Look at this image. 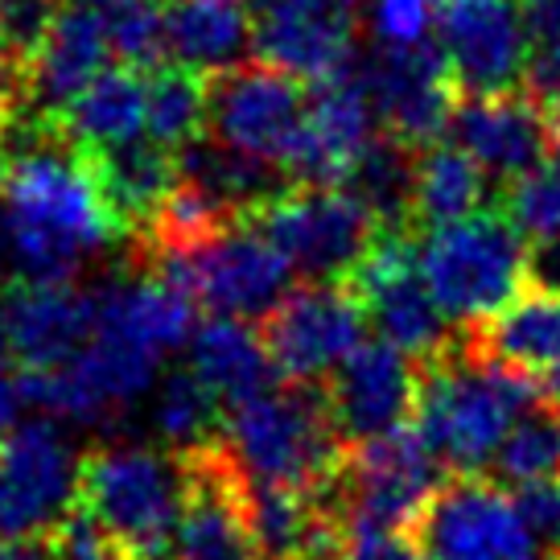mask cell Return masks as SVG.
<instances>
[{
	"instance_id": "obj_1",
	"label": "cell",
	"mask_w": 560,
	"mask_h": 560,
	"mask_svg": "<svg viewBox=\"0 0 560 560\" xmlns=\"http://www.w3.org/2000/svg\"><path fill=\"white\" fill-rule=\"evenodd\" d=\"M124 240L95 170L58 124L30 120V144L0 165V268L9 284H74L88 256Z\"/></svg>"
},
{
	"instance_id": "obj_2",
	"label": "cell",
	"mask_w": 560,
	"mask_h": 560,
	"mask_svg": "<svg viewBox=\"0 0 560 560\" xmlns=\"http://www.w3.org/2000/svg\"><path fill=\"white\" fill-rule=\"evenodd\" d=\"M417 429L450 474H487L515 420L544 400L540 380L474 359L462 330L438 359L417 363Z\"/></svg>"
},
{
	"instance_id": "obj_3",
	"label": "cell",
	"mask_w": 560,
	"mask_h": 560,
	"mask_svg": "<svg viewBox=\"0 0 560 560\" xmlns=\"http://www.w3.org/2000/svg\"><path fill=\"white\" fill-rule=\"evenodd\" d=\"M223 445L247 487L301 490L314 494L347 462L317 384H277L256 400L228 408Z\"/></svg>"
},
{
	"instance_id": "obj_4",
	"label": "cell",
	"mask_w": 560,
	"mask_h": 560,
	"mask_svg": "<svg viewBox=\"0 0 560 560\" xmlns=\"http://www.w3.org/2000/svg\"><path fill=\"white\" fill-rule=\"evenodd\" d=\"M182 454L149 445H95L83 454L79 508L132 560H174L182 524Z\"/></svg>"
},
{
	"instance_id": "obj_5",
	"label": "cell",
	"mask_w": 560,
	"mask_h": 560,
	"mask_svg": "<svg viewBox=\"0 0 560 560\" xmlns=\"http://www.w3.org/2000/svg\"><path fill=\"white\" fill-rule=\"evenodd\" d=\"M420 277L457 330L508 310L527 289V240L503 207L420 235Z\"/></svg>"
},
{
	"instance_id": "obj_6",
	"label": "cell",
	"mask_w": 560,
	"mask_h": 560,
	"mask_svg": "<svg viewBox=\"0 0 560 560\" xmlns=\"http://www.w3.org/2000/svg\"><path fill=\"white\" fill-rule=\"evenodd\" d=\"M132 260L158 268L194 298L198 310L210 317H235L264 326L280 301L289 298L298 284L293 264L277 252V244L264 235L252 219L235 228L210 235L202 244L174 252V256H137Z\"/></svg>"
},
{
	"instance_id": "obj_7",
	"label": "cell",
	"mask_w": 560,
	"mask_h": 560,
	"mask_svg": "<svg viewBox=\"0 0 560 560\" xmlns=\"http://www.w3.org/2000/svg\"><path fill=\"white\" fill-rule=\"evenodd\" d=\"M301 284H350L384 228L342 186H289L252 219Z\"/></svg>"
},
{
	"instance_id": "obj_8",
	"label": "cell",
	"mask_w": 560,
	"mask_h": 560,
	"mask_svg": "<svg viewBox=\"0 0 560 560\" xmlns=\"http://www.w3.org/2000/svg\"><path fill=\"white\" fill-rule=\"evenodd\" d=\"M450 474L441 457L424 445L412 424L387 438L347 450L342 470L334 474V499L354 532H408L420 508Z\"/></svg>"
},
{
	"instance_id": "obj_9",
	"label": "cell",
	"mask_w": 560,
	"mask_h": 560,
	"mask_svg": "<svg viewBox=\"0 0 560 560\" xmlns=\"http://www.w3.org/2000/svg\"><path fill=\"white\" fill-rule=\"evenodd\" d=\"M83 454L50 417L18 424L0 441V544L50 540L79 508Z\"/></svg>"
},
{
	"instance_id": "obj_10",
	"label": "cell",
	"mask_w": 560,
	"mask_h": 560,
	"mask_svg": "<svg viewBox=\"0 0 560 560\" xmlns=\"http://www.w3.org/2000/svg\"><path fill=\"white\" fill-rule=\"evenodd\" d=\"M408 536L429 560H540L511 490L487 474H450L420 508Z\"/></svg>"
},
{
	"instance_id": "obj_11",
	"label": "cell",
	"mask_w": 560,
	"mask_h": 560,
	"mask_svg": "<svg viewBox=\"0 0 560 560\" xmlns=\"http://www.w3.org/2000/svg\"><path fill=\"white\" fill-rule=\"evenodd\" d=\"M305 107L310 88L301 79L252 58L207 79V137L240 158L280 170L298 144Z\"/></svg>"
},
{
	"instance_id": "obj_12",
	"label": "cell",
	"mask_w": 560,
	"mask_h": 560,
	"mask_svg": "<svg viewBox=\"0 0 560 560\" xmlns=\"http://www.w3.org/2000/svg\"><path fill=\"white\" fill-rule=\"evenodd\" d=\"M368 322L384 342L404 350L412 363H429L457 338L454 322L441 314L429 284L420 277V235L384 231L359 272L350 277Z\"/></svg>"
},
{
	"instance_id": "obj_13",
	"label": "cell",
	"mask_w": 560,
	"mask_h": 560,
	"mask_svg": "<svg viewBox=\"0 0 560 560\" xmlns=\"http://www.w3.org/2000/svg\"><path fill=\"white\" fill-rule=\"evenodd\" d=\"M256 62L322 88L354 70L363 0H247Z\"/></svg>"
},
{
	"instance_id": "obj_14",
	"label": "cell",
	"mask_w": 560,
	"mask_h": 560,
	"mask_svg": "<svg viewBox=\"0 0 560 560\" xmlns=\"http://www.w3.org/2000/svg\"><path fill=\"white\" fill-rule=\"evenodd\" d=\"M359 70H363V83L371 91L384 137H392L412 153L445 144L462 91L450 74V62H445L438 37L417 46V50L371 46L368 62H359Z\"/></svg>"
},
{
	"instance_id": "obj_15",
	"label": "cell",
	"mask_w": 560,
	"mask_h": 560,
	"mask_svg": "<svg viewBox=\"0 0 560 560\" xmlns=\"http://www.w3.org/2000/svg\"><path fill=\"white\" fill-rule=\"evenodd\" d=\"M368 310L350 284H298L260 326L284 384H322L368 342Z\"/></svg>"
},
{
	"instance_id": "obj_16",
	"label": "cell",
	"mask_w": 560,
	"mask_h": 560,
	"mask_svg": "<svg viewBox=\"0 0 560 560\" xmlns=\"http://www.w3.org/2000/svg\"><path fill=\"white\" fill-rule=\"evenodd\" d=\"M438 46L462 95L524 88L532 62L520 0H438Z\"/></svg>"
},
{
	"instance_id": "obj_17",
	"label": "cell",
	"mask_w": 560,
	"mask_h": 560,
	"mask_svg": "<svg viewBox=\"0 0 560 560\" xmlns=\"http://www.w3.org/2000/svg\"><path fill=\"white\" fill-rule=\"evenodd\" d=\"M182 524L174 560H268L252 532L247 482L228 445L214 441L182 454Z\"/></svg>"
},
{
	"instance_id": "obj_18",
	"label": "cell",
	"mask_w": 560,
	"mask_h": 560,
	"mask_svg": "<svg viewBox=\"0 0 560 560\" xmlns=\"http://www.w3.org/2000/svg\"><path fill=\"white\" fill-rule=\"evenodd\" d=\"M420 368L384 338L359 342L347 359L322 380V396L347 450L387 438L417 417Z\"/></svg>"
},
{
	"instance_id": "obj_19",
	"label": "cell",
	"mask_w": 560,
	"mask_h": 560,
	"mask_svg": "<svg viewBox=\"0 0 560 560\" xmlns=\"http://www.w3.org/2000/svg\"><path fill=\"white\" fill-rule=\"evenodd\" d=\"M450 144L470 153L499 198L552 161L557 124L524 88L499 91V95H457Z\"/></svg>"
},
{
	"instance_id": "obj_20",
	"label": "cell",
	"mask_w": 560,
	"mask_h": 560,
	"mask_svg": "<svg viewBox=\"0 0 560 560\" xmlns=\"http://www.w3.org/2000/svg\"><path fill=\"white\" fill-rule=\"evenodd\" d=\"M375 137H380V116L363 83V70L354 67L342 79L310 88L305 124L280 174L293 186H342L354 161L375 144Z\"/></svg>"
},
{
	"instance_id": "obj_21",
	"label": "cell",
	"mask_w": 560,
	"mask_h": 560,
	"mask_svg": "<svg viewBox=\"0 0 560 560\" xmlns=\"http://www.w3.org/2000/svg\"><path fill=\"white\" fill-rule=\"evenodd\" d=\"M4 334L18 371H58L95 334V289L4 284Z\"/></svg>"
},
{
	"instance_id": "obj_22",
	"label": "cell",
	"mask_w": 560,
	"mask_h": 560,
	"mask_svg": "<svg viewBox=\"0 0 560 560\" xmlns=\"http://www.w3.org/2000/svg\"><path fill=\"white\" fill-rule=\"evenodd\" d=\"M112 62V46L88 0H67L54 18L46 42L25 67V104L30 120L54 124Z\"/></svg>"
},
{
	"instance_id": "obj_23",
	"label": "cell",
	"mask_w": 560,
	"mask_h": 560,
	"mask_svg": "<svg viewBox=\"0 0 560 560\" xmlns=\"http://www.w3.org/2000/svg\"><path fill=\"white\" fill-rule=\"evenodd\" d=\"M474 359L515 375H548L560 363V293L527 284L508 310L462 330Z\"/></svg>"
},
{
	"instance_id": "obj_24",
	"label": "cell",
	"mask_w": 560,
	"mask_h": 560,
	"mask_svg": "<svg viewBox=\"0 0 560 560\" xmlns=\"http://www.w3.org/2000/svg\"><path fill=\"white\" fill-rule=\"evenodd\" d=\"M95 182L104 190V202L120 228L124 244L132 247L161 219L165 202L177 190V158L165 153L149 137L107 149V153H88Z\"/></svg>"
},
{
	"instance_id": "obj_25",
	"label": "cell",
	"mask_w": 560,
	"mask_h": 560,
	"mask_svg": "<svg viewBox=\"0 0 560 560\" xmlns=\"http://www.w3.org/2000/svg\"><path fill=\"white\" fill-rule=\"evenodd\" d=\"M165 54L194 74H223L252 62V13L247 0H170Z\"/></svg>"
},
{
	"instance_id": "obj_26",
	"label": "cell",
	"mask_w": 560,
	"mask_h": 560,
	"mask_svg": "<svg viewBox=\"0 0 560 560\" xmlns=\"http://www.w3.org/2000/svg\"><path fill=\"white\" fill-rule=\"evenodd\" d=\"M190 368L223 400V408L256 400L284 384L260 326L235 322V317H210L198 326L190 342Z\"/></svg>"
},
{
	"instance_id": "obj_27",
	"label": "cell",
	"mask_w": 560,
	"mask_h": 560,
	"mask_svg": "<svg viewBox=\"0 0 560 560\" xmlns=\"http://www.w3.org/2000/svg\"><path fill=\"white\" fill-rule=\"evenodd\" d=\"M144 107H149V74L132 67H107L54 124L74 149L107 153L144 137Z\"/></svg>"
},
{
	"instance_id": "obj_28",
	"label": "cell",
	"mask_w": 560,
	"mask_h": 560,
	"mask_svg": "<svg viewBox=\"0 0 560 560\" xmlns=\"http://www.w3.org/2000/svg\"><path fill=\"white\" fill-rule=\"evenodd\" d=\"M494 190L482 165L462 153L457 144H433L417 158V190H412V231L429 235L438 228L462 223L487 207V194Z\"/></svg>"
},
{
	"instance_id": "obj_29",
	"label": "cell",
	"mask_w": 560,
	"mask_h": 560,
	"mask_svg": "<svg viewBox=\"0 0 560 560\" xmlns=\"http://www.w3.org/2000/svg\"><path fill=\"white\" fill-rule=\"evenodd\" d=\"M417 158L412 149L396 144L392 137H375L363 158L354 161L342 190L354 194L363 207L375 214V223L384 231H412V190H417Z\"/></svg>"
},
{
	"instance_id": "obj_30",
	"label": "cell",
	"mask_w": 560,
	"mask_h": 560,
	"mask_svg": "<svg viewBox=\"0 0 560 560\" xmlns=\"http://www.w3.org/2000/svg\"><path fill=\"white\" fill-rule=\"evenodd\" d=\"M487 478L503 490L560 482V404L544 396L515 420V429L490 462Z\"/></svg>"
},
{
	"instance_id": "obj_31",
	"label": "cell",
	"mask_w": 560,
	"mask_h": 560,
	"mask_svg": "<svg viewBox=\"0 0 560 560\" xmlns=\"http://www.w3.org/2000/svg\"><path fill=\"white\" fill-rule=\"evenodd\" d=\"M153 424L158 433L170 441L174 454L186 450H202L223 441V424H228V408L210 392L194 368H174L153 392Z\"/></svg>"
},
{
	"instance_id": "obj_32",
	"label": "cell",
	"mask_w": 560,
	"mask_h": 560,
	"mask_svg": "<svg viewBox=\"0 0 560 560\" xmlns=\"http://www.w3.org/2000/svg\"><path fill=\"white\" fill-rule=\"evenodd\" d=\"M144 137L165 153H182L186 144L207 137V74L165 62L149 74V107H144Z\"/></svg>"
},
{
	"instance_id": "obj_33",
	"label": "cell",
	"mask_w": 560,
	"mask_h": 560,
	"mask_svg": "<svg viewBox=\"0 0 560 560\" xmlns=\"http://www.w3.org/2000/svg\"><path fill=\"white\" fill-rule=\"evenodd\" d=\"M104 25L116 67H132L153 74L165 54V9L170 0H88Z\"/></svg>"
},
{
	"instance_id": "obj_34",
	"label": "cell",
	"mask_w": 560,
	"mask_h": 560,
	"mask_svg": "<svg viewBox=\"0 0 560 560\" xmlns=\"http://www.w3.org/2000/svg\"><path fill=\"white\" fill-rule=\"evenodd\" d=\"M499 202H503V214L515 223V231L527 244L548 240L552 231H560V161L552 158L536 174L515 182Z\"/></svg>"
},
{
	"instance_id": "obj_35",
	"label": "cell",
	"mask_w": 560,
	"mask_h": 560,
	"mask_svg": "<svg viewBox=\"0 0 560 560\" xmlns=\"http://www.w3.org/2000/svg\"><path fill=\"white\" fill-rule=\"evenodd\" d=\"M368 18H371L375 46L417 50L424 42H433L438 0H368Z\"/></svg>"
},
{
	"instance_id": "obj_36",
	"label": "cell",
	"mask_w": 560,
	"mask_h": 560,
	"mask_svg": "<svg viewBox=\"0 0 560 560\" xmlns=\"http://www.w3.org/2000/svg\"><path fill=\"white\" fill-rule=\"evenodd\" d=\"M67 0H0V42L21 67H30Z\"/></svg>"
},
{
	"instance_id": "obj_37",
	"label": "cell",
	"mask_w": 560,
	"mask_h": 560,
	"mask_svg": "<svg viewBox=\"0 0 560 560\" xmlns=\"http://www.w3.org/2000/svg\"><path fill=\"white\" fill-rule=\"evenodd\" d=\"M50 548L58 560H132L83 508L62 520V527L50 536Z\"/></svg>"
},
{
	"instance_id": "obj_38",
	"label": "cell",
	"mask_w": 560,
	"mask_h": 560,
	"mask_svg": "<svg viewBox=\"0 0 560 560\" xmlns=\"http://www.w3.org/2000/svg\"><path fill=\"white\" fill-rule=\"evenodd\" d=\"M515 508L524 515L532 540L544 557H560V482H544V487L511 490Z\"/></svg>"
},
{
	"instance_id": "obj_39",
	"label": "cell",
	"mask_w": 560,
	"mask_h": 560,
	"mask_svg": "<svg viewBox=\"0 0 560 560\" xmlns=\"http://www.w3.org/2000/svg\"><path fill=\"white\" fill-rule=\"evenodd\" d=\"M524 91L548 112V120L560 124V42L532 50L524 74Z\"/></svg>"
},
{
	"instance_id": "obj_40",
	"label": "cell",
	"mask_w": 560,
	"mask_h": 560,
	"mask_svg": "<svg viewBox=\"0 0 560 560\" xmlns=\"http://www.w3.org/2000/svg\"><path fill=\"white\" fill-rule=\"evenodd\" d=\"M338 560H429L408 532H354Z\"/></svg>"
},
{
	"instance_id": "obj_41",
	"label": "cell",
	"mask_w": 560,
	"mask_h": 560,
	"mask_svg": "<svg viewBox=\"0 0 560 560\" xmlns=\"http://www.w3.org/2000/svg\"><path fill=\"white\" fill-rule=\"evenodd\" d=\"M527 284L560 293V231H552L548 240L527 244Z\"/></svg>"
},
{
	"instance_id": "obj_42",
	"label": "cell",
	"mask_w": 560,
	"mask_h": 560,
	"mask_svg": "<svg viewBox=\"0 0 560 560\" xmlns=\"http://www.w3.org/2000/svg\"><path fill=\"white\" fill-rule=\"evenodd\" d=\"M520 13H524L532 50L560 42V0H520Z\"/></svg>"
},
{
	"instance_id": "obj_43",
	"label": "cell",
	"mask_w": 560,
	"mask_h": 560,
	"mask_svg": "<svg viewBox=\"0 0 560 560\" xmlns=\"http://www.w3.org/2000/svg\"><path fill=\"white\" fill-rule=\"evenodd\" d=\"M0 560H58L50 540H21V544H0Z\"/></svg>"
},
{
	"instance_id": "obj_44",
	"label": "cell",
	"mask_w": 560,
	"mask_h": 560,
	"mask_svg": "<svg viewBox=\"0 0 560 560\" xmlns=\"http://www.w3.org/2000/svg\"><path fill=\"white\" fill-rule=\"evenodd\" d=\"M9 363H13V359H9V334H4V293H0V375L9 371Z\"/></svg>"
},
{
	"instance_id": "obj_45",
	"label": "cell",
	"mask_w": 560,
	"mask_h": 560,
	"mask_svg": "<svg viewBox=\"0 0 560 560\" xmlns=\"http://www.w3.org/2000/svg\"><path fill=\"white\" fill-rule=\"evenodd\" d=\"M540 387H544V396H548V400L560 404V363H557L552 371H548V375H544Z\"/></svg>"
},
{
	"instance_id": "obj_46",
	"label": "cell",
	"mask_w": 560,
	"mask_h": 560,
	"mask_svg": "<svg viewBox=\"0 0 560 560\" xmlns=\"http://www.w3.org/2000/svg\"><path fill=\"white\" fill-rule=\"evenodd\" d=\"M540 560H560V557H540Z\"/></svg>"
}]
</instances>
